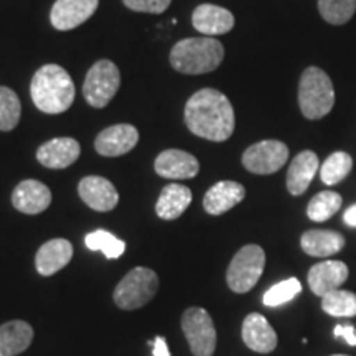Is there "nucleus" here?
Listing matches in <instances>:
<instances>
[{
	"label": "nucleus",
	"mask_w": 356,
	"mask_h": 356,
	"mask_svg": "<svg viewBox=\"0 0 356 356\" xmlns=\"http://www.w3.org/2000/svg\"><path fill=\"white\" fill-rule=\"evenodd\" d=\"M302 291V284L299 279L289 277L282 282L275 284L264 293L262 297V302H264L266 307H279L282 304H287L292 299H296Z\"/></svg>",
	"instance_id": "nucleus-31"
},
{
	"label": "nucleus",
	"mask_w": 356,
	"mask_h": 356,
	"mask_svg": "<svg viewBox=\"0 0 356 356\" xmlns=\"http://www.w3.org/2000/svg\"><path fill=\"white\" fill-rule=\"evenodd\" d=\"M348 266L341 261H323L315 264L309 270L307 280H309L310 291L318 297H325L337 289H340L348 279Z\"/></svg>",
	"instance_id": "nucleus-13"
},
{
	"label": "nucleus",
	"mask_w": 356,
	"mask_h": 356,
	"mask_svg": "<svg viewBox=\"0 0 356 356\" xmlns=\"http://www.w3.org/2000/svg\"><path fill=\"white\" fill-rule=\"evenodd\" d=\"M51 191L38 180H24L12 193V204L25 215H40L50 207Z\"/></svg>",
	"instance_id": "nucleus-17"
},
{
	"label": "nucleus",
	"mask_w": 356,
	"mask_h": 356,
	"mask_svg": "<svg viewBox=\"0 0 356 356\" xmlns=\"http://www.w3.org/2000/svg\"><path fill=\"white\" fill-rule=\"evenodd\" d=\"M181 330L195 356H211L215 353L216 330L207 310L200 307H191L186 310L181 317Z\"/></svg>",
	"instance_id": "nucleus-8"
},
{
	"label": "nucleus",
	"mask_w": 356,
	"mask_h": 356,
	"mask_svg": "<svg viewBox=\"0 0 356 356\" xmlns=\"http://www.w3.org/2000/svg\"><path fill=\"white\" fill-rule=\"evenodd\" d=\"M30 95L37 108L44 114H61L73 104L74 83L68 71L60 65H43L33 74Z\"/></svg>",
	"instance_id": "nucleus-2"
},
{
	"label": "nucleus",
	"mask_w": 356,
	"mask_h": 356,
	"mask_svg": "<svg viewBox=\"0 0 356 356\" xmlns=\"http://www.w3.org/2000/svg\"><path fill=\"white\" fill-rule=\"evenodd\" d=\"M33 341V328L24 320L0 325V356H17Z\"/></svg>",
	"instance_id": "nucleus-23"
},
{
	"label": "nucleus",
	"mask_w": 356,
	"mask_h": 356,
	"mask_svg": "<svg viewBox=\"0 0 356 356\" xmlns=\"http://www.w3.org/2000/svg\"><path fill=\"white\" fill-rule=\"evenodd\" d=\"M320 15L332 25H343L356 12V0H318Z\"/></svg>",
	"instance_id": "nucleus-30"
},
{
	"label": "nucleus",
	"mask_w": 356,
	"mask_h": 356,
	"mask_svg": "<svg viewBox=\"0 0 356 356\" xmlns=\"http://www.w3.org/2000/svg\"><path fill=\"white\" fill-rule=\"evenodd\" d=\"M332 356H350V355H332Z\"/></svg>",
	"instance_id": "nucleus-36"
},
{
	"label": "nucleus",
	"mask_w": 356,
	"mask_h": 356,
	"mask_svg": "<svg viewBox=\"0 0 356 356\" xmlns=\"http://www.w3.org/2000/svg\"><path fill=\"white\" fill-rule=\"evenodd\" d=\"M266 266V252L257 244H248L236 252L226 273V282L236 293H246L259 282Z\"/></svg>",
	"instance_id": "nucleus-6"
},
{
	"label": "nucleus",
	"mask_w": 356,
	"mask_h": 356,
	"mask_svg": "<svg viewBox=\"0 0 356 356\" xmlns=\"http://www.w3.org/2000/svg\"><path fill=\"white\" fill-rule=\"evenodd\" d=\"M341 203H343V200H341V197L337 191H320V193H317L310 200L309 207H307V216H309L312 221L317 222L327 221L328 218H332L338 210H340Z\"/></svg>",
	"instance_id": "nucleus-25"
},
{
	"label": "nucleus",
	"mask_w": 356,
	"mask_h": 356,
	"mask_svg": "<svg viewBox=\"0 0 356 356\" xmlns=\"http://www.w3.org/2000/svg\"><path fill=\"white\" fill-rule=\"evenodd\" d=\"M322 309L330 317H355L356 293L337 289V291L322 297Z\"/></svg>",
	"instance_id": "nucleus-26"
},
{
	"label": "nucleus",
	"mask_w": 356,
	"mask_h": 356,
	"mask_svg": "<svg viewBox=\"0 0 356 356\" xmlns=\"http://www.w3.org/2000/svg\"><path fill=\"white\" fill-rule=\"evenodd\" d=\"M333 337L343 338V340L350 346H356V328L353 327V325H350V323L337 325L335 330H333Z\"/></svg>",
	"instance_id": "nucleus-33"
},
{
	"label": "nucleus",
	"mask_w": 356,
	"mask_h": 356,
	"mask_svg": "<svg viewBox=\"0 0 356 356\" xmlns=\"http://www.w3.org/2000/svg\"><path fill=\"white\" fill-rule=\"evenodd\" d=\"M234 122L233 104L218 89H200L186 101L185 124L191 134L202 139L228 140L234 132Z\"/></svg>",
	"instance_id": "nucleus-1"
},
{
	"label": "nucleus",
	"mask_w": 356,
	"mask_h": 356,
	"mask_svg": "<svg viewBox=\"0 0 356 356\" xmlns=\"http://www.w3.org/2000/svg\"><path fill=\"white\" fill-rule=\"evenodd\" d=\"M191 190L185 185L170 184L162 190L155 204V211L162 220L172 221L184 215L191 203Z\"/></svg>",
	"instance_id": "nucleus-24"
},
{
	"label": "nucleus",
	"mask_w": 356,
	"mask_h": 356,
	"mask_svg": "<svg viewBox=\"0 0 356 356\" xmlns=\"http://www.w3.org/2000/svg\"><path fill=\"white\" fill-rule=\"evenodd\" d=\"M81 154V145L78 140L71 137H56L44 142L37 150V159L43 167L53 168V170H61L73 165Z\"/></svg>",
	"instance_id": "nucleus-14"
},
{
	"label": "nucleus",
	"mask_w": 356,
	"mask_h": 356,
	"mask_svg": "<svg viewBox=\"0 0 356 356\" xmlns=\"http://www.w3.org/2000/svg\"><path fill=\"white\" fill-rule=\"evenodd\" d=\"M22 115V104L13 89L0 86V131L8 132L17 127Z\"/></svg>",
	"instance_id": "nucleus-28"
},
{
	"label": "nucleus",
	"mask_w": 356,
	"mask_h": 356,
	"mask_svg": "<svg viewBox=\"0 0 356 356\" xmlns=\"http://www.w3.org/2000/svg\"><path fill=\"white\" fill-rule=\"evenodd\" d=\"M124 6L134 12L162 13L170 7L172 0H122Z\"/></svg>",
	"instance_id": "nucleus-32"
},
{
	"label": "nucleus",
	"mask_w": 356,
	"mask_h": 356,
	"mask_svg": "<svg viewBox=\"0 0 356 356\" xmlns=\"http://www.w3.org/2000/svg\"><path fill=\"white\" fill-rule=\"evenodd\" d=\"M155 172L170 180H186L198 175L200 163L197 157L180 149H168L155 159Z\"/></svg>",
	"instance_id": "nucleus-16"
},
{
	"label": "nucleus",
	"mask_w": 356,
	"mask_h": 356,
	"mask_svg": "<svg viewBox=\"0 0 356 356\" xmlns=\"http://www.w3.org/2000/svg\"><path fill=\"white\" fill-rule=\"evenodd\" d=\"M244 197H246V190L238 181H218L204 195L203 208L210 215L220 216L241 203Z\"/></svg>",
	"instance_id": "nucleus-19"
},
{
	"label": "nucleus",
	"mask_w": 356,
	"mask_h": 356,
	"mask_svg": "<svg viewBox=\"0 0 356 356\" xmlns=\"http://www.w3.org/2000/svg\"><path fill=\"white\" fill-rule=\"evenodd\" d=\"M300 246L309 256L330 257L345 248V238L332 229H309L302 234Z\"/></svg>",
	"instance_id": "nucleus-22"
},
{
	"label": "nucleus",
	"mask_w": 356,
	"mask_h": 356,
	"mask_svg": "<svg viewBox=\"0 0 356 356\" xmlns=\"http://www.w3.org/2000/svg\"><path fill=\"white\" fill-rule=\"evenodd\" d=\"M84 243L91 251H101L108 259H118L126 251V243L106 229H96L89 233Z\"/></svg>",
	"instance_id": "nucleus-27"
},
{
	"label": "nucleus",
	"mask_w": 356,
	"mask_h": 356,
	"mask_svg": "<svg viewBox=\"0 0 356 356\" xmlns=\"http://www.w3.org/2000/svg\"><path fill=\"white\" fill-rule=\"evenodd\" d=\"M73 257V244L68 239H51L38 249L35 266L42 275H53L61 270Z\"/></svg>",
	"instance_id": "nucleus-21"
},
{
	"label": "nucleus",
	"mask_w": 356,
	"mask_h": 356,
	"mask_svg": "<svg viewBox=\"0 0 356 356\" xmlns=\"http://www.w3.org/2000/svg\"><path fill=\"white\" fill-rule=\"evenodd\" d=\"M154 351L152 356H170V350H168V343L163 337H157L152 341Z\"/></svg>",
	"instance_id": "nucleus-34"
},
{
	"label": "nucleus",
	"mask_w": 356,
	"mask_h": 356,
	"mask_svg": "<svg viewBox=\"0 0 356 356\" xmlns=\"http://www.w3.org/2000/svg\"><path fill=\"white\" fill-rule=\"evenodd\" d=\"M353 168V159L346 152H333L320 167V178L325 185H337Z\"/></svg>",
	"instance_id": "nucleus-29"
},
{
	"label": "nucleus",
	"mask_w": 356,
	"mask_h": 356,
	"mask_svg": "<svg viewBox=\"0 0 356 356\" xmlns=\"http://www.w3.org/2000/svg\"><path fill=\"white\" fill-rule=\"evenodd\" d=\"M225 48L216 38L195 37L180 40L170 51L172 68L184 74H204L222 63Z\"/></svg>",
	"instance_id": "nucleus-3"
},
{
	"label": "nucleus",
	"mask_w": 356,
	"mask_h": 356,
	"mask_svg": "<svg viewBox=\"0 0 356 356\" xmlns=\"http://www.w3.org/2000/svg\"><path fill=\"white\" fill-rule=\"evenodd\" d=\"M343 221H345V225L350 226V228H356V204L350 207L348 210L345 211Z\"/></svg>",
	"instance_id": "nucleus-35"
},
{
	"label": "nucleus",
	"mask_w": 356,
	"mask_h": 356,
	"mask_svg": "<svg viewBox=\"0 0 356 356\" xmlns=\"http://www.w3.org/2000/svg\"><path fill=\"white\" fill-rule=\"evenodd\" d=\"M78 193L83 202L96 211H111L119 203L118 190L104 177H84L78 185Z\"/></svg>",
	"instance_id": "nucleus-12"
},
{
	"label": "nucleus",
	"mask_w": 356,
	"mask_h": 356,
	"mask_svg": "<svg viewBox=\"0 0 356 356\" xmlns=\"http://www.w3.org/2000/svg\"><path fill=\"white\" fill-rule=\"evenodd\" d=\"M243 341L256 353H270L277 346V333L261 314H249L243 322Z\"/></svg>",
	"instance_id": "nucleus-18"
},
{
	"label": "nucleus",
	"mask_w": 356,
	"mask_h": 356,
	"mask_svg": "<svg viewBox=\"0 0 356 356\" xmlns=\"http://www.w3.org/2000/svg\"><path fill=\"white\" fill-rule=\"evenodd\" d=\"M289 160V147L280 140H261L248 147L243 165L256 175H270L280 170Z\"/></svg>",
	"instance_id": "nucleus-9"
},
{
	"label": "nucleus",
	"mask_w": 356,
	"mask_h": 356,
	"mask_svg": "<svg viewBox=\"0 0 356 356\" xmlns=\"http://www.w3.org/2000/svg\"><path fill=\"white\" fill-rule=\"evenodd\" d=\"M191 24L197 29V32L204 37H216V35H225L233 30L234 15L228 8L213 6V3H202L193 10Z\"/></svg>",
	"instance_id": "nucleus-15"
},
{
	"label": "nucleus",
	"mask_w": 356,
	"mask_h": 356,
	"mask_svg": "<svg viewBox=\"0 0 356 356\" xmlns=\"http://www.w3.org/2000/svg\"><path fill=\"white\" fill-rule=\"evenodd\" d=\"M317 172H320V163L317 154L312 150H304L289 165L287 172V190L293 197H300L309 188Z\"/></svg>",
	"instance_id": "nucleus-20"
},
{
	"label": "nucleus",
	"mask_w": 356,
	"mask_h": 356,
	"mask_svg": "<svg viewBox=\"0 0 356 356\" xmlns=\"http://www.w3.org/2000/svg\"><path fill=\"white\" fill-rule=\"evenodd\" d=\"M139 142V132L131 124H115L97 134L95 147L102 157H119L131 152Z\"/></svg>",
	"instance_id": "nucleus-11"
},
{
	"label": "nucleus",
	"mask_w": 356,
	"mask_h": 356,
	"mask_svg": "<svg viewBox=\"0 0 356 356\" xmlns=\"http://www.w3.org/2000/svg\"><path fill=\"white\" fill-rule=\"evenodd\" d=\"M121 86V73L113 61L101 60L91 66L83 84V96L89 106L102 109L114 99Z\"/></svg>",
	"instance_id": "nucleus-7"
},
{
	"label": "nucleus",
	"mask_w": 356,
	"mask_h": 356,
	"mask_svg": "<svg viewBox=\"0 0 356 356\" xmlns=\"http://www.w3.org/2000/svg\"><path fill=\"white\" fill-rule=\"evenodd\" d=\"M335 89L330 76L317 66L307 68L299 83V106L302 114L310 121L322 119L333 109Z\"/></svg>",
	"instance_id": "nucleus-4"
},
{
	"label": "nucleus",
	"mask_w": 356,
	"mask_h": 356,
	"mask_svg": "<svg viewBox=\"0 0 356 356\" xmlns=\"http://www.w3.org/2000/svg\"><path fill=\"white\" fill-rule=\"evenodd\" d=\"M99 0H56L50 12L51 25L66 32L83 25L97 10Z\"/></svg>",
	"instance_id": "nucleus-10"
},
{
	"label": "nucleus",
	"mask_w": 356,
	"mask_h": 356,
	"mask_svg": "<svg viewBox=\"0 0 356 356\" xmlns=\"http://www.w3.org/2000/svg\"><path fill=\"white\" fill-rule=\"evenodd\" d=\"M159 291V277L149 267H136L114 291V304L122 310H136L149 304Z\"/></svg>",
	"instance_id": "nucleus-5"
}]
</instances>
